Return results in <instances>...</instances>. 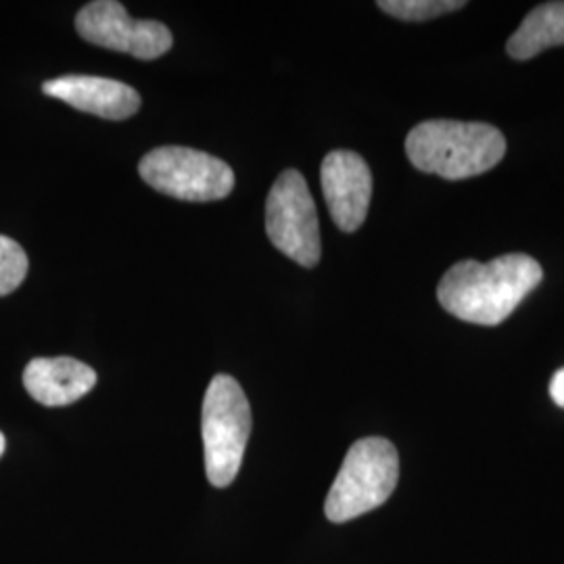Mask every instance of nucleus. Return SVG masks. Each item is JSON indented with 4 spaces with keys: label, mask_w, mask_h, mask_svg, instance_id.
I'll use <instances>...</instances> for the list:
<instances>
[{
    "label": "nucleus",
    "mask_w": 564,
    "mask_h": 564,
    "mask_svg": "<svg viewBox=\"0 0 564 564\" xmlns=\"http://www.w3.org/2000/svg\"><path fill=\"white\" fill-rule=\"evenodd\" d=\"M4 447H7V440H4V435L0 433V456L4 454Z\"/></svg>",
    "instance_id": "obj_15"
},
{
    "label": "nucleus",
    "mask_w": 564,
    "mask_h": 564,
    "mask_svg": "<svg viewBox=\"0 0 564 564\" xmlns=\"http://www.w3.org/2000/svg\"><path fill=\"white\" fill-rule=\"evenodd\" d=\"M142 181L182 202H218L232 193L235 172L228 163L188 147H160L139 165Z\"/></svg>",
    "instance_id": "obj_5"
},
{
    "label": "nucleus",
    "mask_w": 564,
    "mask_h": 564,
    "mask_svg": "<svg viewBox=\"0 0 564 564\" xmlns=\"http://www.w3.org/2000/svg\"><path fill=\"white\" fill-rule=\"evenodd\" d=\"M28 256L20 242L0 235V297L13 293L28 276Z\"/></svg>",
    "instance_id": "obj_13"
},
{
    "label": "nucleus",
    "mask_w": 564,
    "mask_h": 564,
    "mask_svg": "<svg viewBox=\"0 0 564 564\" xmlns=\"http://www.w3.org/2000/svg\"><path fill=\"white\" fill-rule=\"evenodd\" d=\"M265 232L289 260L303 268L321 262L323 242L316 205L307 182L297 170H286L270 188L265 202Z\"/></svg>",
    "instance_id": "obj_6"
},
{
    "label": "nucleus",
    "mask_w": 564,
    "mask_h": 564,
    "mask_svg": "<svg viewBox=\"0 0 564 564\" xmlns=\"http://www.w3.org/2000/svg\"><path fill=\"white\" fill-rule=\"evenodd\" d=\"M554 46H564V0L531 9L506 42L508 55L517 61L533 59Z\"/></svg>",
    "instance_id": "obj_11"
},
{
    "label": "nucleus",
    "mask_w": 564,
    "mask_h": 564,
    "mask_svg": "<svg viewBox=\"0 0 564 564\" xmlns=\"http://www.w3.org/2000/svg\"><path fill=\"white\" fill-rule=\"evenodd\" d=\"M205 473L214 487H228L241 470L251 435V405L228 375H218L207 387L202 414Z\"/></svg>",
    "instance_id": "obj_4"
},
{
    "label": "nucleus",
    "mask_w": 564,
    "mask_h": 564,
    "mask_svg": "<svg viewBox=\"0 0 564 564\" xmlns=\"http://www.w3.org/2000/svg\"><path fill=\"white\" fill-rule=\"evenodd\" d=\"M466 7L463 0H381L379 9L402 21H429Z\"/></svg>",
    "instance_id": "obj_12"
},
{
    "label": "nucleus",
    "mask_w": 564,
    "mask_h": 564,
    "mask_svg": "<svg viewBox=\"0 0 564 564\" xmlns=\"http://www.w3.org/2000/svg\"><path fill=\"white\" fill-rule=\"evenodd\" d=\"M321 182L333 223L343 232H356L366 220L372 199V172L368 163L347 149L330 151L321 167Z\"/></svg>",
    "instance_id": "obj_8"
},
{
    "label": "nucleus",
    "mask_w": 564,
    "mask_h": 564,
    "mask_svg": "<svg viewBox=\"0 0 564 564\" xmlns=\"http://www.w3.org/2000/svg\"><path fill=\"white\" fill-rule=\"evenodd\" d=\"M76 30L90 44L142 61L160 59L174 44L172 32L163 23L132 20L116 0L88 2L76 18Z\"/></svg>",
    "instance_id": "obj_7"
},
{
    "label": "nucleus",
    "mask_w": 564,
    "mask_h": 564,
    "mask_svg": "<svg viewBox=\"0 0 564 564\" xmlns=\"http://www.w3.org/2000/svg\"><path fill=\"white\" fill-rule=\"evenodd\" d=\"M410 163L445 181L481 176L505 160V134L484 121L429 120L405 139Z\"/></svg>",
    "instance_id": "obj_2"
},
{
    "label": "nucleus",
    "mask_w": 564,
    "mask_h": 564,
    "mask_svg": "<svg viewBox=\"0 0 564 564\" xmlns=\"http://www.w3.org/2000/svg\"><path fill=\"white\" fill-rule=\"evenodd\" d=\"M542 281V265L524 253H508L487 263L463 260L442 276L437 300L447 314L464 323L498 326Z\"/></svg>",
    "instance_id": "obj_1"
},
{
    "label": "nucleus",
    "mask_w": 564,
    "mask_h": 564,
    "mask_svg": "<svg viewBox=\"0 0 564 564\" xmlns=\"http://www.w3.org/2000/svg\"><path fill=\"white\" fill-rule=\"evenodd\" d=\"M550 398L558 408H564V368L556 370L550 381Z\"/></svg>",
    "instance_id": "obj_14"
},
{
    "label": "nucleus",
    "mask_w": 564,
    "mask_h": 564,
    "mask_svg": "<svg viewBox=\"0 0 564 564\" xmlns=\"http://www.w3.org/2000/svg\"><path fill=\"white\" fill-rule=\"evenodd\" d=\"M97 384V372L74 358H36L23 370V387L46 408L82 400Z\"/></svg>",
    "instance_id": "obj_10"
},
{
    "label": "nucleus",
    "mask_w": 564,
    "mask_h": 564,
    "mask_svg": "<svg viewBox=\"0 0 564 564\" xmlns=\"http://www.w3.org/2000/svg\"><path fill=\"white\" fill-rule=\"evenodd\" d=\"M400 456L383 437H366L349 447L341 470L326 496L330 523H347L383 506L398 487Z\"/></svg>",
    "instance_id": "obj_3"
},
{
    "label": "nucleus",
    "mask_w": 564,
    "mask_h": 564,
    "mask_svg": "<svg viewBox=\"0 0 564 564\" xmlns=\"http://www.w3.org/2000/svg\"><path fill=\"white\" fill-rule=\"evenodd\" d=\"M42 93L105 120H126L141 109V95L132 86L111 78L63 76L44 82Z\"/></svg>",
    "instance_id": "obj_9"
}]
</instances>
